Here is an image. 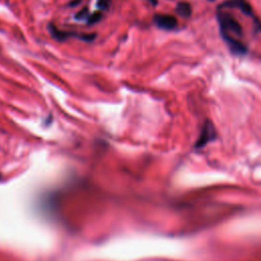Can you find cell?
<instances>
[{
  "instance_id": "10",
  "label": "cell",
  "mask_w": 261,
  "mask_h": 261,
  "mask_svg": "<svg viewBox=\"0 0 261 261\" xmlns=\"http://www.w3.org/2000/svg\"><path fill=\"white\" fill-rule=\"evenodd\" d=\"M148 2H150L152 5H156L157 4V0H147Z\"/></svg>"
},
{
  "instance_id": "2",
  "label": "cell",
  "mask_w": 261,
  "mask_h": 261,
  "mask_svg": "<svg viewBox=\"0 0 261 261\" xmlns=\"http://www.w3.org/2000/svg\"><path fill=\"white\" fill-rule=\"evenodd\" d=\"M154 22L159 29L165 31H172L177 28V19L170 14H155Z\"/></svg>"
},
{
  "instance_id": "4",
  "label": "cell",
  "mask_w": 261,
  "mask_h": 261,
  "mask_svg": "<svg viewBox=\"0 0 261 261\" xmlns=\"http://www.w3.org/2000/svg\"><path fill=\"white\" fill-rule=\"evenodd\" d=\"M215 137V130H214V126L213 124L210 122V121H207L203 128H202V132L200 134V137L197 141V147H202L204 145H206L209 141L213 140Z\"/></svg>"
},
{
  "instance_id": "5",
  "label": "cell",
  "mask_w": 261,
  "mask_h": 261,
  "mask_svg": "<svg viewBox=\"0 0 261 261\" xmlns=\"http://www.w3.org/2000/svg\"><path fill=\"white\" fill-rule=\"evenodd\" d=\"M49 31L52 35V37L54 39H56L57 41H64L66 40L68 37H71V36H76V37H80L81 39L83 40H87V41H92L94 38H95V35H85V36H79V35H74V34H70L68 32H63V31H59L55 25L53 24H50L49 25Z\"/></svg>"
},
{
  "instance_id": "7",
  "label": "cell",
  "mask_w": 261,
  "mask_h": 261,
  "mask_svg": "<svg viewBox=\"0 0 261 261\" xmlns=\"http://www.w3.org/2000/svg\"><path fill=\"white\" fill-rule=\"evenodd\" d=\"M110 5V0H97V6L102 9L106 10Z\"/></svg>"
},
{
  "instance_id": "6",
  "label": "cell",
  "mask_w": 261,
  "mask_h": 261,
  "mask_svg": "<svg viewBox=\"0 0 261 261\" xmlns=\"http://www.w3.org/2000/svg\"><path fill=\"white\" fill-rule=\"evenodd\" d=\"M175 10L178 15L182 17H189L192 13V6L188 2H179L176 4Z\"/></svg>"
},
{
  "instance_id": "8",
  "label": "cell",
  "mask_w": 261,
  "mask_h": 261,
  "mask_svg": "<svg viewBox=\"0 0 261 261\" xmlns=\"http://www.w3.org/2000/svg\"><path fill=\"white\" fill-rule=\"evenodd\" d=\"M101 18V13L100 12H95L94 14H91L88 16V22L89 23H95Z\"/></svg>"
},
{
  "instance_id": "9",
  "label": "cell",
  "mask_w": 261,
  "mask_h": 261,
  "mask_svg": "<svg viewBox=\"0 0 261 261\" xmlns=\"http://www.w3.org/2000/svg\"><path fill=\"white\" fill-rule=\"evenodd\" d=\"M88 16H89V14H88V9L87 8H84L82 11L76 13V18L77 19H83V18H86Z\"/></svg>"
},
{
  "instance_id": "11",
  "label": "cell",
  "mask_w": 261,
  "mask_h": 261,
  "mask_svg": "<svg viewBox=\"0 0 261 261\" xmlns=\"http://www.w3.org/2000/svg\"><path fill=\"white\" fill-rule=\"evenodd\" d=\"M210 1H212V0H210Z\"/></svg>"
},
{
  "instance_id": "3",
  "label": "cell",
  "mask_w": 261,
  "mask_h": 261,
  "mask_svg": "<svg viewBox=\"0 0 261 261\" xmlns=\"http://www.w3.org/2000/svg\"><path fill=\"white\" fill-rule=\"evenodd\" d=\"M222 6H233L238 9H240L244 14L252 17L260 27H261V23L260 21L258 20L257 17H255V14H254V11H253V8L251 7V5L246 1V0H228V1H225L221 4Z\"/></svg>"
},
{
  "instance_id": "1",
  "label": "cell",
  "mask_w": 261,
  "mask_h": 261,
  "mask_svg": "<svg viewBox=\"0 0 261 261\" xmlns=\"http://www.w3.org/2000/svg\"><path fill=\"white\" fill-rule=\"evenodd\" d=\"M216 15L221 37L230 52L234 55H245L248 51L247 46L237 39V37L241 38L243 36V28L240 22L233 16L223 12L219 8H217Z\"/></svg>"
}]
</instances>
